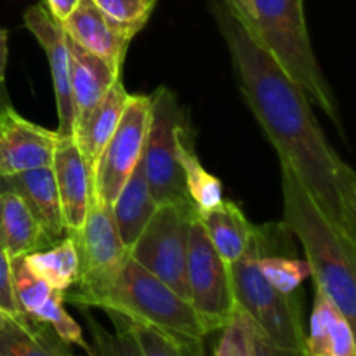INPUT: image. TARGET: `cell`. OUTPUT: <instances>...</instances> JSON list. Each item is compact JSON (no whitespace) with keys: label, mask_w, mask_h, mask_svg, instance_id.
<instances>
[{"label":"cell","mask_w":356,"mask_h":356,"mask_svg":"<svg viewBox=\"0 0 356 356\" xmlns=\"http://www.w3.org/2000/svg\"><path fill=\"white\" fill-rule=\"evenodd\" d=\"M240 90L280 165L289 167L322 211L356 236V172L337 155L305 90L278 66L228 0H212Z\"/></svg>","instance_id":"1"},{"label":"cell","mask_w":356,"mask_h":356,"mask_svg":"<svg viewBox=\"0 0 356 356\" xmlns=\"http://www.w3.org/2000/svg\"><path fill=\"white\" fill-rule=\"evenodd\" d=\"M284 225L301 240L315 287L356 323V236L332 221L289 167L282 165Z\"/></svg>","instance_id":"2"},{"label":"cell","mask_w":356,"mask_h":356,"mask_svg":"<svg viewBox=\"0 0 356 356\" xmlns=\"http://www.w3.org/2000/svg\"><path fill=\"white\" fill-rule=\"evenodd\" d=\"M247 23L282 70L306 92L332 124L344 132L339 106L315 56L305 16V0H252Z\"/></svg>","instance_id":"3"},{"label":"cell","mask_w":356,"mask_h":356,"mask_svg":"<svg viewBox=\"0 0 356 356\" xmlns=\"http://www.w3.org/2000/svg\"><path fill=\"white\" fill-rule=\"evenodd\" d=\"M86 308L117 313L134 322L195 339H204L209 334L190 301L181 298L131 256H127L110 287L94 296Z\"/></svg>","instance_id":"4"},{"label":"cell","mask_w":356,"mask_h":356,"mask_svg":"<svg viewBox=\"0 0 356 356\" xmlns=\"http://www.w3.org/2000/svg\"><path fill=\"white\" fill-rule=\"evenodd\" d=\"M257 229L249 250L235 263H229L235 309L252 322L257 334L287 350H306V329L302 305L296 292L277 291L257 268Z\"/></svg>","instance_id":"5"},{"label":"cell","mask_w":356,"mask_h":356,"mask_svg":"<svg viewBox=\"0 0 356 356\" xmlns=\"http://www.w3.org/2000/svg\"><path fill=\"white\" fill-rule=\"evenodd\" d=\"M79 256V278L65 292V301L86 308L94 296L101 294L117 278L129 250L122 243L111 205L101 204L90 195L83 226L70 233Z\"/></svg>","instance_id":"6"},{"label":"cell","mask_w":356,"mask_h":356,"mask_svg":"<svg viewBox=\"0 0 356 356\" xmlns=\"http://www.w3.org/2000/svg\"><path fill=\"white\" fill-rule=\"evenodd\" d=\"M184 124H188L186 111L174 90L162 86L149 94V125L143 162L149 191L159 205L191 202L177 155V138Z\"/></svg>","instance_id":"7"},{"label":"cell","mask_w":356,"mask_h":356,"mask_svg":"<svg viewBox=\"0 0 356 356\" xmlns=\"http://www.w3.org/2000/svg\"><path fill=\"white\" fill-rule=\"evenodd\" d=\"M197 212L191 202L159 205L146 228L129 249V256L136 263L160 278L186 301L188 240L191 221Z\"/></svg>","instance_id":"8"},{"label":"cell","mask_w":356,"mask_h":356,"mask_svg":"<svg viewBox=\"0 0 356 356\" xmlns=\"http://www.w3.org/2000/svg\"><path fill=\"white\" fill-rule=\"evenodd\" d=\"M188 301L209 334L221 330L235 312L228 263L209 240L198 216L190 228L186 257Z\"/></svg>","instance_id":"9"},{"label":"cell","mask_w":356,"mask_h":356,"mask_svg":"<svg viewBox=\"0 0 356 356\" xmlns=\"http://www.w3.org/2000/svg\"><path fill=\"white\" fill-rule=\"evenodd\" d=\"M149 125V96L129 94L120 122L104 146L90 179V195L111 205L145 152Z\"/></svg>","instance_id":"10"},{"label":"cell","mask_w":356,"mask_h":356,"mask_svg":"<svg viewBox=\"0 0 356 356\" xmlns=\"http://www.w3.org/2000/svg\"><path fill=\"white\" fill-rule=\"evenodd\" d=\"M10 280L21 315L45 323L70 346H79L83 353L90 355L92 348L83 337L82 327L65 309V292L51 287L44 278L33 273L24 256L10 259Z\"/></svg>","instance_id":"11"},{"label":"cell","mask_w":356,"mask_h":356,"mask_svg":"<svg viewBox=\"0 0 356 356\" xmlns=\"http://www.w3.org/2000/svg\"><path fill=\"white\" fill-rule=\"evenodd\" d=\"M58 131L21 117L13 104L0 110V176L51 167Z\"/></svg>","instance_id":"12"},{"label":"cell","mask_w":356,"mask_h":356,"mask_svg":"<svg viewBox=\"0 0 356 356\" xmlns=\"http://www.w3.org/2000/svg\"><path fill=\"white\" fill-rule=\"evenodd\" d=\"M23 19L24 26L31 31V35L44 49L51 68L59 118L58 132L63 136H73L75 115H73L72 90H70V51L63 23L52 17L44 2L28 7Z\"/></svg>","instance_id":"13"},{"label":"cell","mask_w":356,"mask_h":356,"mask_svg":"<svg viewBox=\"0 0 356 356\" xmlns=\"http://www.w3.org/2000/svg\"><path fill=\"white\" fill-rule=\"evenodd\" d=\"M63 28L72 40L104 59L113 72L122 73L129 44L134 37L111 21L94 0H80L79 7L63 23Z\"/></svg>","instance_id":"14"},{"label":"cell","mask_w":356,"mask_h":356,"mask_svg":"<svg viewBox=\"0 0 356 356\" xmlns=\"http://www.w3.org/2000/svg\"><path fill=\"white\" fill-rule=\"evenodd\" d=\"M51 167L58 188L63 221L70 235L83 226L90 202V174L73 136L59 134Z\"/></svg>","instance_id":"15"},{"label":"cell","mask_w":356,"mask_h":356,"mask_svg":"<svg viewBox=\"0 0 356 356\" xmlns=\"http://www.w3.org/2000/svg\"><path fill=\"white\" fill-rule=\"evenodd\" d=\"M6 190L14 191L23 198L52 243L68 236L52 167H38L13 176H0V191Z\"/></svg>","instance_id":"16"},{"label":"cell","mask_w":356,"mask_h":356,"mask_svg":"<svg viewBox=\"0 0 356 356\" xmlns=\"http://www.w3.org/2000/svg\"><path fill=\"white\" fill-rule=\"evenodd\" d=\"M70 51V90H72L73 115H75V132L86 124L89 115L99 103L115 79L122 76L111 70L104 59L86 51L82 45L66 35Z\"/></svg>","instance_id":"17"},{"label":"cell","mask_w":356,"mask_h":356,"mask_svg":"<svg viewBox=\"0 0 356 356\" xmlns=\"http://www.w3.org/2000/svg\"><path fill=\"white\" fill-rule=\"evenodd\" d=\"M127 99L129 92L122 82V76H118L113 80L110 89L104 92V96L101 97L99 103L96 104L86 124L73 136L83 156V162L89 169L90 179H92L94 169H96V163L103 153L104 146L108 145L118 122H120Z\"/></svg>","instance_id":"18"},{"label":"cell","mask_w":356,"mask_h":356,"mask_svg":"<svg viewBox=\"0 0 356 356\" xmlns=\"http://www.w3.org/2000/svg\"><path fill=\"white\" fill-rule=\"evenodd\" d=\"M308 356H355V327L336 305L316 289L309 332L306 334Z\"/></svg>","instance_id":"19"},{"label":"cell","mask_w":356,"mask_h":356,"mask_svg":"<svg viewBox=\"0 0 356 356\" xmlns=\"http://www.w3.org/2000/svg\"><path fill=\"white\" fill-rule=\"evenodd\" d=\"M197 216L214 249L226 263H235L249 250L257 226L247 219L235 202L222 198L221 204L197 212Z\"/></svg>","instance_id":"20"},{"label":"cell","mask_w":356,"mask_h":356,"mask_svg":"<svg viewBox=\"0 0 356 356\" xmlns=\"http://www.w3.org/2000/svg\"><path fill=\"white\" fill-rule=\"evenodd\" d=\"M0 245L9 259L54 245L23 198L7 190L0 191Z\"/></svg>","instance_id":"21"},{"label":"cell","mask_w":356,"mask_h":356,"mask_svg":"<svg viewBox=\"0 0 356 356\" xmlns=\"http://www.w3.org/2000/svg\"><path fill=\"white\" fill-rule=\"evenodd\" d=\"M159 209V204L153 198L149 191L148 179L145 172V162L141 160L134 170L131 172L129 179L125 181L124 188L117 198L111 204V212H113L115 225H117L118 235H120L122 243L125 249H131L132 243L138 240L143 229L153 218V214Z\"/></svg>","instance_id":"22"},{"label":"cell","mask_w":356,"mask_h":356,"mask_svg":"<svg viewBox=\"0 0 356 356\" xmlns=\"http://www.w3.org/2000/svg\"><path fill=\"white\" fill-rule=\"evenodd\" d=\"M0 356H75L54 330L26 315L0 330Z\"/></svg>","instance_id":"23"},{"label":"cell","mask_w":356,"mask_h":356,"mask_svg":"<svg viewBox=\"0 0 356 356\" xmlns=\"http://www.w3.org/2000/svg\"><path fill=\"white\" fill-rule=\"evenodd\" d=\"M177 155L183 170L184 188L188 198L198 212L209 211L222 202V184L214 174L204 169L197 152H195V134L191 124H184L177 138Z\"/></svg>","instance_id":"24"},{"label":"cell","mask_w":356,"mask_h":356,"mask_svg":"<svg viewBox=\"0 0 356 356\" xmlns=\"http://www.w3.org/2000/svg\"><path fill=\"white\" fill-rule=\"evenodd\" d=\"M24 257L33 273L61 292L68 291L79 278V256L72 236H65L49 249L37 250Z\"/></svg>","instance_id":"25"},{"label":"cell","mask_w":356,"mask_h":356,"mask_svg":"<svg viewBox=\"0 0 356 356\" xmlns=\"http://www.w3.org/2000/svg\"><path fill=\"white\" fill-rule=\"evenodd\" d=\"M122 316V315H120ZM143 356H205L204 339L165 332L146 323L122 316Z\"/></svg>","instance_id":"26"},{"label":"cell","mask_w":356,"mask_h":356,"mask_svg":"<svg viewBox=\"0 0 356 356\" xmlns=\"http://www.w3.org/2000/svg\"><path fill=\"white\" fill-rule=\"evenodd\" d=\"M83 318H86L87 329L90 332V355L86 356H143L139 351L134 336L129 330L127 323L117 313H108L113 322L115 332H108L96 318L89 313L87 308H80Z\"/></svg>","instance_id":"27"},{"label":"cell","mask_w":356,"mask_h":356,"mask_svg":"<svg viewBox=\"0 0 356 356\" xmlns=\"http://www.w3.org/2000/svg\"><path fill=\"white\" fill-rule=\"evenodd\" d=\"M221 330L214 356H257L256 329L242 312L235 309L229 322Z\"/></svg>","instance_id":"28"},{"label":"cell","mask_w":356,"mask_h":356,"mask_svg":"<svg viewBox=\"0 0 356 356\" xmlns=\"http://www.w3.org/2000/svg\"><path fill=\"white\" fill-rule=\"evenodd\" d=\"M96 6L132 37L139 33L148 23L156 0H94Z\"/></svg>","instance_id":"29"},{"label":"cell","mask_w":356,"mask_h":356,"mask_svg":"<svg viewBox=\"0 0 356 356\" xmlns=\"http://www.w3.org/2000/svg\"><path fill=\"white\" fill-rule=\"evenodd\" d=\"M0 308L13 316H19L16 301H14L13 280H10V259L0 245Z\"/></svg>","instance_id":"30"},{"label":"cell","mask_w":356,"mask_h":356,"mask_svg":"<svg viewBox=\"0 0 356 356\" xmlns=\"http://www.w3.org/2000/svg\"><path fill=\"white\" fill-rule=\"evenodd\" d=\"M256 353L257 356H308L306 350H287L264 339L261 334L256 332Z\"/></svg>","instance_id":"31"},{"label":"cell","mask_w":356,"mask_h":356,"mask_svg":"<svg viewBox=\"0 0 356 356\" xmlns=\"http://www.w3.org/2000/svg\"><path fill=\"white\" fill-rule=\"evenodd\" d=\"M79 3L80 0H44V6L59 23H65L72 16L73 10L79 7Z\"/></svg>","instance_id":"32"},{"label":"cell","mask_w":356,"mask_h":356,"mask_svg":"<svg viewBox=\"0 0 356 356\" xmlns=\"http://www.w3.org/2000/svg\"><path fill=\"white\" fill-rule=\"evenodd\" d=\"M7 31L0 28V83L6 82V70H7Z\"/></svg>","instance_id":"33"},{"label":"cell","mask_w":356,"mask_h":356,"mask_svg":"<svg viewBox=\"0 0 356 356\" xmlns=\"http://www.w3.org/2000/svg\"><path fill=\"white\" fill-rule=\"evenodd\" d=\"M233 7H235L236 13L247 21V23H252V0H228Z\"/></svg>","instance_id":"34"},{"label":"cell","mask_w":356,"mask_h":356,"mask_svg":"<svg viewBox=\"0 0 356 356\" xmlns=\"http://www.w3.org/2000/svg\"><path fill=\"white\" fill-rule=\"evenodd\" d=\"M10 99H9V94H7V89L3 83H0V110L6 106H9Z\"/></svg>","instance_id":"35"},{"label":"cell","mask_w":356,"mask_h":356,"mask_svg":"<svg viewBox=\"0 0 356 356\" xmlns=\"http://www.w3.org/2000/svg\"><path fill=\"white\" fill-rule=\"evenodd\" d=\"M14 316L13 315H9V313L7 312H3L2 308H0V330L2 329H6L7 325H9L10 323V320H13Z\"/></svg>","instance_id":"36"}]
</instances>
